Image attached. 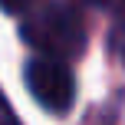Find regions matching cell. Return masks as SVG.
<instances>
[{"mask_svg": "<svg viewBox=\"0 0 125 125\" xmlns=\"http://www.w3.org/2000/svg\"><path fill=\"white\" fill-rule=\"evenodd\" d=\"M20 36L46 59L73 62L86 53V20L79 17V10L69 3H46L40 10L26 13L20 23Z\"/></svg>", "mask_w": 125, "mask_h": 125, "instance_id": "1", "label": "cell"}, {"mask_svg": "<svg viewBox=\"0 0 125 125\" xmlns=\"http://www.w3.org/2000/svg\"><path fill=\"white\" fill-rule=\"evenodd\" d=\"M23 79H26V89H30V95L36 99L40 109H46L53 115H66L73 109V102H76V79H73L66 62L36 56V59L26 62Z\"/></svg>", "mask_w": 125, "mask_h": 125, "instance_id": "2", "label": "cell"}, {"mask_svg": "<svg viewBox=\"0 0 125 125\" xmlns=\"http://www.w3.org/2000/svg\"><path fill=\"white\" fill-rule=\"evenodd\" d=\"M109 43H112V53L122 59V66H125V17L115 23V30L109 33Z\"/></svg>", "mask_w": 125, "mask_h": 125, "instance_id": "3", "label": "cell"}, {"mask_svg": "<svg viewBox=\"0 0 125 125\" xmlns=\"http://www.w3.org/2000/svg\"><path fill=\"white\" fill-rule=\"evenodd\" d=\"M36 3L40 0H0V7H3L7 13H13V17H26Z\"/></svg>", "mask_w": 125, "mask_h": 125, "instance_id": "4", "label": "cell"}, {"mask_svg": "<svg viewBox=\"0 0 125 125\" xmlns=\"http://www.w3.org/2000/svg\"><path fill=\"white\" fill-rule=\"evenodd\" d=\"M79 3L92 7V10H105V13H122L125 10V0H79Z\"/></svg>", "mask_w": 125, "mask_h": 125, "instance_id": "5", "label": "cell"}, {"mask_svg": "<svg viewBox=\"0 0 125 125\" xmlns=\"http://www.w3.org/2000/svg\"><path fill=\"white\" fill-rule=\"evenodd\" d=\"M0 125H20L17 112H13V105L7 102V95H3V92H0Z\"/></svg>", "mask_w": 125, "mask_h": 125, "instance_id": "6", "label": "cell"}]
</instances>
